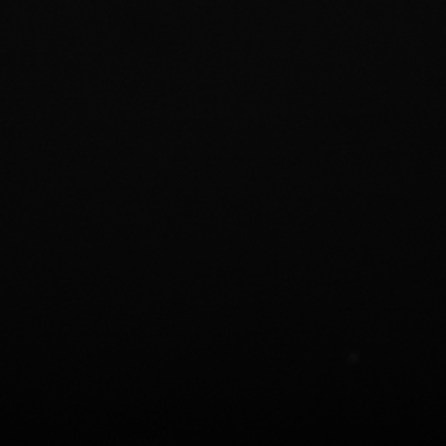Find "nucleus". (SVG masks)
<instances>
[]
</instances>
